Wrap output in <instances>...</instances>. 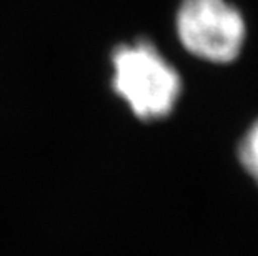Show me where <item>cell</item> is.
<instances>
[{
    "mask_svg": "<svg viewBox=\"0 0 258 256\" xmlns=\"http://www.w3.org/2000/svg\"><path fill=\"white\" fill-rule=\"evenodd\" d=\"M238 160L258 185V120L248 128L238 145Z\"/></svg>",
    "mask_w": 258,
    "mask_h": 256,
    "instance_id": "3957f363",
    "label": "cell"
},
{
    "mask_svg": "<svg viewBox=\"0 0 258 256\" xmlns=\"http://www.w3.org/2000/svg\"><path fill=\"white\" fill-rule=\"evenodd\" d=\"M175 24L182 45L207 62H233L243 48L245 20L227 0H183Z\"/></svg>",
    "mask_w": 258,
    "mask_h": 256,
    "instance_id": "7a4b0ae2",
    "label": "cell"
},
{
    "mask_svg": "<svg viewBox=\"0 0 258 256\" xmlns=\"http://www.w3.org/2000/svg\"><path fill=\"white\" fill-rule=\"evenodd\" d=\"M113 90L137 118H165L182 94V78L152 42L140 39L113 50Z\"/></svg>",
    "mask_w": 258,
    "mask_h": 256,
    "instance_id": "6da1fadb",
    "label": "cell"
}]
</instances>
